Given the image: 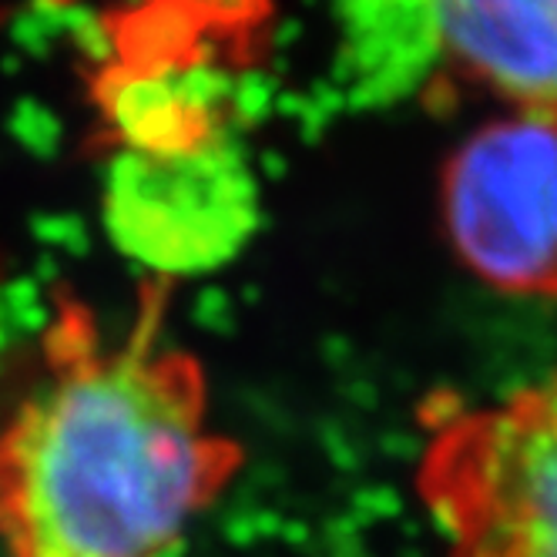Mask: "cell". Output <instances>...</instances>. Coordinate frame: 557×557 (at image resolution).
<instances>
[{
    "mask_svg": "<svg viewBox=\"0 0 557 557\" xmlns=\"http://www.w3.org/2000/svg\"><path fill=\"white\" fill-rule=\"evenodd\" d=\"M202 367L158 339V299L108 343L82 306L0 430V541L11 557H175L232 481Z\"/></svg>",
    "mask_w": 557,
    "mask_h": 557,
    "instance_id": "6da1fadb",
    "label": "cell"
},
{
    "mask_svg": "<svg viewBox=\"0 0 557 557\" xmlns=\"http://www.w3.org/2000/svg\"><path fill=\"white\" fill-rule=\"evenodd\" d=\"M417 484L450 557H557V367L444 417Z\"/></svg>",
    "mask_w": 557,
    "mask_h": 557,
    "instance_id": "7a4b0ae2",
    "label": "cell"
},
{
    "mask_svg": "<svg viewBox=\"0 0 557 557\" xmlns=\"http://www.w3.org/2000/svg\"><path fill=\"white\" fill-rule=\"evenodd\" d=\"M444 228L487 286L557 296V117L476 128L444 169Z\"/></svg>",
    "mask_w": 557,
    "mask_h": 557,
    "instance_id": "3957f363",
    "label": "cell"
},
{
    "mask_svg": "<svg viewBox=\"0 0 557 557\" xmlns=\"http://www.w3.org/2000/svg\"><path fill=\"white\" fill-rule=\"evenodd\" d=\"M256 222V175L235 132L188 154L122 148L108 162V235L158 275L219 269L249 243Z\"/></svg>",
    "mask_w": 557,
    "mask_h": 557,
    "instance_id": "277c9868",
    "label": "cell"
},
{
    "mask_svg": "<svg viewBox=\"0 0 557 557\" xmlns=\"http://www.w3.org/2000/svg\"><path fill=\"white\" fill-rule=\"evenodd\" d=\"M235 82L209 61L141 71L114 61L95 77V101L114 141L141 154H188L232 135Z\"/></svg>",
    "mask_w": 557,
    "mask_h": 557,
    "instance_id": "5b68a950",
    "label": "cell"
},
{
    "mask_svg": "<svg viewBox=\"0 0 557 557\" xmlns=\"http://www.w3.org/2000/svg\"><path fill=\"white\" fill-rule=\"evenodd\" d=\"M450 58L524 114L557 117V0H433Z\"/></svg>",
    "mask_w": 557,
    "mask_h": 557,
    "instance_id": "8992f818",
    "label": "cell"
},
{
    "mask_svg": "<svg viewBox=\"0 0 557 557\" xmlns=\"http://www.w3.org/2000/svg\"><path fill=\"white\" fill-rule=\"evenodd\" d=\"M339 17L346 45L336 77L363 108L413 91L444 48L433 0H339Z\"/></svg>",
    "mask_w": 557,
    "mask_h": 557,
    "instance_id": "52a82bcc",
    "label": "cell"
},
{
    "mask_svg": "<svg viewBox=\"0 0 557 557\" xmlns=\"http://www.w3.org/2000/svg\"><path fill=\"white\" fill-rule=\"evenodd\" d=\"M178 4L195 21L219 27H249L265 14V0H178Z\"/></svg>",
    "mask_w": 557,
    "mask_h": 557,
    "instance_id": "ba28073f",
    "label": "cell"
}]
</instances>
